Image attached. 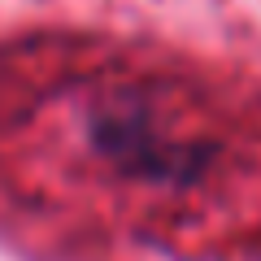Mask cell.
<instances>
[{"mask_svg": "<svg viewBox=\"0 0 261 261\" xmlns=\"http://www.w3.org/2000/svg\"><path fill=\"white\" fill-rule=\"evenodd\" d=\"M87 140L92 152L113 166V174L148 187H192L209 170L205 140L178 135L152 105L135 96H113L87 109Z\"/></svg>", "mask_w": 261, "mask_h": 261, "instance_id": "cell-1", "label": "cell"}]
</instances>
